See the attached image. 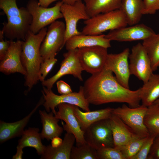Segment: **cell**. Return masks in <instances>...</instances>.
I'll list each match as a JSON object with an SVG mask.
<instances>
[{"instance_id": "f35d334b", "label": "cell", "mask_w": 159, "mask_h": 159, "mask_svg": "<svg viewBox=\"0 0 159 159\" xmlns=\"http://www.w3.org/2000/svg\"><path fill=\"white\" fill-rule=\"evenodd\" d=\"M56 85L58 92L61 95L68 94L72 92L70 86L63 80L57 81Z\"/></svg>"}, {"instance_id": "836d02e7", "label": "cell", "mask_w": 159, "mask_h": 159, "mask_svg": "<svg viewBox=\"0 0 159 159\" xmlns=\"http://www.w3.org/2000/svg\"><path fill=\"white\" fill-rule=\"evenodd\" d=\"M155 138L150 135L148 137L139 151L132 159H148Z\"/></svg>"}, {"instance_id": "2e32d148", "label": "cell", "mask_w": 159, "mask_h": 159, "mask_svg": "<svg viewBox=\"0 0 159 159\" xmlns=\"http://www.w3.org/2000/svg\"><path fill=\"white\" fill-rule=\"evenodd\" d=\"M155 34L150 27L143 24H137L110 31L105 37L111 41L130 42L143 40Z\"/></svg>"}, {"instance_id": "e0dca14e", "label": "cell", "mask_w": 159, "mask_h": 159, "mask_svg": "<svg viewBox=\"0 0 159 159\" xmlns=\"http://www.w3.org/2000/svg\"><path fill=\"white\" fill-rule=\"evenodd\" d=\"M23 41L11 40L9 50L4 58L0 61V71L9 74L19 73L25 76L26 72L23 66L21 55Z\"/></svg>"}, {"instance_id": "7c38bea8", "label": "cell", "mask_w": 159, "mask_h": 159, "mask_svg": "<svg viewBox=\"0 0 159 159\" xmlns=\"http://www.w3.org/2000/svg\"><path fill=\"white\" fill-rule=\"evenodd\" d=\"M78 49L68 50L64 53V57L60 69L52 77L42 82V85L51 90L54 84L62 77L68 74L72 75L80 81H83L82 75L83 71L80 64L77 54Z\"/></svg>"}, {"instance_id": "9a60e30c", "label": "cell", "mask_w": 159, "mask_h": 159, "mask_svg": "<svg viewBox=\"0 0 159 159\" xmlns=\"http://www.w3.org/2000/svg\"><path fill=\"white\" fill-rule=\"evenodd\" d=\"M74 105L63 103L57 107L58 111L54 115L57 118L63 120L65 124L62 123L64 130L74 136L76 146H80L86 143L84 137V132L81 129L74 113Z\"/></svg>"}, {"instance_id": "7402d4cb", "label": "cell", "mask_w": 159, "mask_h": 159, "mask_svg": "<svg viewBox=\"0 0 159 159\" xmlns=\"http://www.w3.org/2000/svg\"><path fill=\"white\" fill-rule=\"evenodd\" d=\"M113 108L110 107L103 109L83 112L74 105V113L81 129L84 131L90 125L97 121L109 118Z\"/></svg>"}, {"instance_id": "d4e9b609", "label": "cell", "mask_w": 159, "mask_h": 159, "mask_svg": "<svg viewBox=\"0 0 159 159\" xmlns=\"http://www.w3.org/2000/svg\"><path fill=\"white\" fill-rule=\"evenodd\" d=\"M39 131V128L35 127H29L24 130L17 146L23 149L26 147H32L36 149L39 155H41L45 151L46 146L42 143Z\"/></svg>"}, {"instance_id": "d6986e66", "label": "cell", "mask_w": 159, "mask_h": 159, "mask_svg": "<svg viewBox=\"0 0 159 159\" xmlns=\"http://www.w3.org/2000/svg\"><path fill=\"white\" fill-rule=\"evenodd\" d=\"M111 41L105 34L92 35L83 34L81 33L69 38L66 42L64 46L67 51L96 46L107 49L111 47Z\"/></svg>"}, {"instance_id": "60d3db41", "label": "cell", "mask_w": 159, "mask_h": 159, "mask_svg": "<svg viewBox=\"0 0 159 159\" xmlns=\"http://www.w3.org/2000/svg\"><path fill=\"white\" fill-rule=\"evenodd\" d=\"M56 1H62V0H38V1L41 6L48 7L50 4Z\"/></svg>"}, {"instance_id": "cb8c5ba5", "label": "cell", "mask_w": 159, "mask_h": 159, "mask_svg": "<svg viewBox=\"0 0 159 159\" xmlns=\"http://www.w3.org/2000/svg\"><path fill=\"white\" fill-rule=\"evenodd\" d=\"M140 89L142 105L148 107L153 104L159 97V74L153 73Z\"/></svg>"}, {"instance_id": "277c9868", "label": "cell", "mask_w": 159, "mask_h": 159, "mask_svg": "<svg viewBox=\"0 0 159 159\" xmlns=\"http://www.w3.org/2000/svg\"><path fill=\"white\" fill-rule=\"evenodd\" d=\"M63 3L62 1H59L52 7H44L39 5L37 0H29L26 8L32 18L30 30L37 34L46 26L63 18L60 11Z\"/></svg>"}, {"instance_id": "b9f144b4", "label": "cell", "mask_w": 159, "mask_h": 159, "mask_svg": "<svg viewBox=\"0 0 159 159\" xmlns=\"http://www.w3.org/2000/svg\"><path fill=\"white\" fill-rule=\"evenodd\" d=\"M16 154L12 157L13 159H21L23 153V148L20 147H16Z\"/></svg>"}, {"instance_id": "30bf717a", "label": "cell", "mask_w": 159, "mask_h": 159, "mask_svg": "<svg viewBox=\"0 0 159 159\" xmlns=\"http://www.w3.org/2000/svg\"><path fill=\"white\" fill-rule=\"evenodd\" d=\"M129 59L130 74L143 83L147 81L153 72L150 59L142 44L139 43L132 47Z\"/></svg>"}, {"instance_id": "8992f818", "label": "cell", "mask_w": 159, "mask_h": 159, "mask_svg": "<svg viewBox=\"0 0 159 159\" xmlns=\"http://www.w3.org/2000/svg\"><path fill=\"white\" fill-rule=\"evenodd\" d=\"M148 107L142 105L131 107L124 104L121 107L113 108L112 113L117 115L139 136L146 138L149 136L144 123V118Z\"/></svg>"}, {"instance_id": "83f0119b", "label": "cell", "mask_w": 159, "mask_h": 159, "mask_svg": "<svg viewBox=\"0 0 159 159\" xmlns=\"http://www.w3.org/2000/svg\"><path fill=\"white\" fill-rule=\"evenodd\" d=\"M142 43L150 60L153 72L159 65V33L154 34L143 41Z\"/></svg>"}, {"instance_id": "d6a6232c", "label": "cell", "mask_w": 159, "mask_h": 159, "mask_svg": "<svg viewBox=\"0 0 159 159\" xmlns=\"http://www.w3.org/2000/svg\"><path fill=\"white\" fill-rule=\"evenodd\" d=\"M97 159H126L121 151L115 147H105L97 150Z\"/></svg>"}, {"instance_id": "8fae6325", "label": "cell", "mask_w": 159, "mask_h": 159, "mask_svg": "<svg viewBox=\"0 0 159 159\" xmlns=\"http://www.w3.org/2000/svg\"><path fill=\"white\" fill-rule=\"evenodd\" d=\"M60 11L65 21L66 27L64 45L66 41L71 37L81 34L77 29V25L80 20H85L90 18L85 6L82 0L72 5L63 3Z\"/></svg>"}, {"instance_id": "f6af8a7d", "label": "cell", "mask_w": 159, "mask_h": 159, "mask_svg": "<svg viewBox=\"0 0 159 159\" xmlns=\"http://www.w3.org/2000/svg\"></svg>"}, {"instance_id": "4dcf8cb0", "label": "cell", "mask_w": 159, "mask_h": 159, "mask_svg": "<svg viewBox=\"0 0 159 159\" xmlns=\"http://www.w3.org/2000/svg\"><path fill=\"white\" fill-rule=\"evenodd\" d=\"M70 159H97V150L87 142L73 147Z\"/></svg>"}, {"instance_id": "52a82bcc", "label": "cell", "mask_w": 159, "mask_h": 159, "mask_svg": "<svg viewBox=\"0 0 159 159\" xmlns=\"http://www.w3.org/2000/svg\"><path fill=\"white\" fill-rule=\"evenodd\" d=\"M42 92L44 100L43 105L46 111L49 112L51 110L54 115L56 113L55 108L63 103L77 106L86 111H90V104L85 97L82 86H80L78 92L67 94L57 95L44 86Z\"/></svg>"}, {"instance_id": "ab89813d", "label": "cell", "mask_w": 159, "mask_h": 159, "mask_svg": "<svg viewBox=\"0 0 159 159\" xmlns=\"http://www.w3.org/2000/svg\"><path fill=\"white\" fill-rule=\"evenodd\" d=\"M63 140L59 137H55L51 140V145L54 148H56L60 145Z\"/></svg>"}, {"instance_id": "d590c367", "label": "cell", "mask_w": 159, "mask_h": 159, "mask_svg": "<svg viewBox=\"0 0 159 159\" xmlns=\"http://www.w3.org/2000/svg\"><path fill=\"white\" fill-rule=\"evenodd\" d=\"M159 10V0H143L142 14H151Z\"/></svg>"}, {"instance_id": "8d00e7d4", "label": "cell", "mask_w": 159, "mask_h": 159, "mask_svg": "<svg viewBox=\"0 0 159 159\" xmlns=\"http://www.w3.org/2000/svg\"><path fill=\"white\" fill-rule=\"evenodd\" d=\"M4 34L2 30H0V60H2L6 56L10 44L11 40H4Z\"/></svg>"}, {"instance_id": "f546056e", "label": "cell", "mask_w": 159, "mask_h": 159, "mask_svg": "<svg viewBox=\"0 0 159 159\" xmlns=\"http://www.w3.org/2000/svg\"><path fill=\"white\" fill-rule=\"evenodd\" d=\"M148 137L142 138L135 134L127 144L118 149L126 159H132L139 151Z\"/></svg>"}, {"instance_id": "6da1fadb", "label": "cell", "mask_w": 159, "mask_h": 159, "mask_svg": "<svg viewBox=\"0 0 159 159\" xmlns=\"http://www.w3.org/2000/svg\"><path fill=\"white\" fill-rule=\"evenodd\" d=\"M113 73L105 67L85 81L82 87L85 97L89 104L98 105L123 102L131 107L140 105V89L133 91L124 87L117 81Z\"/></svg>"}, {"instance_id": "e575fe53", "label": "cell", "mask_w": 159, "mask_h": 159, "mask_svg": "<svg viewBox=\"0 0 159 159\" xmlns=\"http://www.w3.org/2000/svg\"><path fill=\"white\" fill-rule=\"evenodd\" d=\"M57 61V59L55 57H52L46 59L42 62L39 71L40 81L42 82L45 80L46 77Z\"/></svg>"}, {"instance_id": "ee69618b", "label": "cell", "mask_w": 159, "mask_h": 159, "mask_svg": "<svg viewBox=\"0 0 159 159\" xmlns=\"http://www.w3.org/2000/svg\"><path fill=\"white\" fill-rule=\"evenodd\" d=\"M153 103L159 105V98L156 100Z\"/></svg>"}, {"instance_id": "ffe728a7", "label": "cell", "mask_w": 159, "mask_h": 159, "mask_svg": "<svg viewBox=\"0 0 159 159\" xmlns=\"http://www.w3.org/2000/svg\"><path fill=\"white\" fill-rule=\"evenodd\" d=\"M109 119L114 147L119 148L127 144L135 134L117 115L112 113Z\"/></svg>"}, {"instance_id": "ba28073f", "label": "cell", "mask_w": 159, "mask_h": 159, "mask_svg": "<svg viewBox=\"0 0 159 159\" xmlns=\"http://www.w3.org/2000/svg\"><path fill=\"white\" fill-rule=\"evenodd\" d=\"M84 132L85 140L96 150L103 148L114 147L109 118L92 123Z\"/></svg>"}, {"instance_id": "7a4b0ae2", "label": "cell", "mask_w": 159, "mask_h": 159, "mask_svg": "<svg viewBox=\"0 0 159 159\" xmlns=\"http://www.w3.org/2000/svg\"><path fill=\"white\" fill-rule=\"evenodd\" d=\"M47 29L46 27L43 28L37 34L29 30L23 42L21 58L26 72L24 85L28 87L27 93L40 80L39 71L43 60L40 48Z\"/></svg>"}, {"instance_id": "4fadbf2b", "label": "cell", "mask_w": 159, "mask_h": 159, "mask_svg": "<svg viewBox=\"0 0 159 159\" xmlns=\"http://www.w3.org/2000/svg\"><path fill=\"white\" fill-rule=\"evenodd\" d=\"M7 21L3 23L2 30L5 36L10 40L25 41L26 36L30 30L32 18L26 7L19 16L7 18Z\"/></svg>"}, {"instance_id": "1f68e13d", "label": "cell", "mask_w": 159, "mask_h": 159, "mask_svg": "<svg viewBox=\"0 0 159 159\" xmlns=\"http://www.w3.org/2000/svg\"><path fill=\"white\" fill-rule=\"evenodd\" d=\"M16 0H0V8L6 15L7 18L21 15L24 7L18 8Z\"/></svg>"}, {"instance_id": "f1b7e54d", "label": "cell", "mask_w": 159, "mask_h": 159, "mask_svg": "<svg viewBox=\"0 0 159 159\" xmlns=\"http://www.w3.org/2000/svg\"><path fill=\"white\" fill-rule=\"evenodd\" d=\"M144 123L150 136L155 138L159 135V105L153 103L148 107Z\"/></svg>"}, {"instance_id": "603a6c76", "label": "cell", "mask_w": 159, "mask_h": 159, "mask_svg": "<svg viewBox=\"0 0 159 159\" xmlns=\"http://www.w3.org/2000/svg\"><path fill=\"white\" fill-rule=\"evenodd\" d=\"M39 113L42 125L40 133L42 139L49 140L54 137L61 136L63 128L59 125V119L54 116L53 112L47 113L45 110H40Z\"/></svg>"}, {"instance_id": "44dd1931", "label": "cell", "mask_w": 159, "mask_h": 159, "mask_svg": "<svg viewBox=\"0 0 159 159\" xmlns=\"http://www.w3.org/2000/svg\"><path fill=\"white\" fill-rule=\"evenodd\" d=\"M76 139L72 134L67 132L64 135L62 144L56 148L51 145L46 146L41 159H70L71 150Z\"/></svg>"}, {"instance_id": "5bb4252c", "label": "cell", "mask_w": 159, "mask_h": 159, "mask_svg": "<svg viewBox=\"0 0 159 159\" xmlns=\"http://www.w3.org/2000/svg\"><path fill=\"white\" fill-rule=\"evenodd\" d=\"M130 53L129 49L126 48L119 53L108 54L105 66L114 73L120 84L128 89L131 75L128 61Z\"/></svg>"}, {"instance_id": "74e56055", "label": "cell", "mask_w": 159, "mask_h": 159, "mask_svg": "<svg viewBox=\"0 0 159 159\" xmlns=\"http://www.w3.org/2000/svg\"><path fill=\"white\" fill-rule=\"evenodd\" d=\"M148 159H159V135L154 139Z\"/></svg>"}, {"instance_id": "484cf974", "label": "cell", "mask_w": 159, "mask_h": 159, "mask_svg": "<svg viewBox=\"0 0 159 159\" xmlns=\"http://www.w3.org/2000/svg\"><path fill=\"white\" fill-rule=\"evenodd\" d=\"M122 0H84L90 17L120 9Z\"/></svg>"}, {"instance_id": "4316f807", "label": "cell", "mask_w": 159, "mask_h": 159, "mask_svg": "<svg viewBox=\"0 0 159 159\" xmlns=\"http://www.w3.org/2000/svg\"><path fill=\"white\" fill-rule=\"evenodd\" d=\"M143 0H122L120 9L125 14L128 25L138 24L142 15Z\"/></svg>"}, {"instance_id": "9c48e42d", "label": "cell", "mask_w": 159, "mask_h": 159, "mask_svg": "<svg viewBox=\"0 0 159 159\" xmlns=\"http://www.w3.org/2000/svg\"><path fill=\"white\" fill-rule=\"evenodd\" d=\"M107 49L99 46L78 48V58L83 70L92 75L103 70L108 54Z\"/></svg>"}, {"instance_id": "ac0fdd59", "label": "cell", "mask_w": 159, "mask_h": 159, "mask_svg": "<svg viewBox=\"0 0 159 159\" xmlns=\"http://www.w3.org/2000/svg\"><path fill=\"white\" fill-rule=\"evenodd\" d=\"M43 96L38 102L27 116L22 119L12 122H6L0 121V143L1 144L6 141L21 135L24 128L29 122L31 117L38 108L44 102Z\"/></svg>"}, {"instance_id": "5b68a950", "label": "cell", "mask_w": 159, "mask_h": 159, "mask_svg": "<svg viewBox=\"0 0 159 159\" xmlns=\"http://www.w3.org/2000/svg\"><path fill=\"white\" fill-rule=\"evenodd\" d=\"M65 31V24L62 21L56 20L50 24L40 48L43 61L55 57L64 46Z\"/></svg>"}, {"instance_id": "3957f363", "label": "cell", "mask_w": 159, "mask_h": 159, "mask_svg": "<svg viewBox=\"0 0 159 159\" xmlns=\"http://www.w3.org/2000/svg\"><path fill=\"white\" fill-rule=\"evenodd\" d=\"M84 23L85 26L81 33L92 35H100L128 25L126 17L120 9L99 14L84 20Z\"/></svg>"}, {"instance_id": "7bdbcfd3", "label": "cell", "mask_w": 159, "mask_h": 159, "mask_svg": "<svg viewBox=\"0 0 159 159\" xmlns=\"http://www.w3.org/2000/svg\"><path fill=\"white\" fill-rule=\"evenodd\" d=\"M79 0H62L64 3L72 5Z\"/></svg>"}]
</instances>
